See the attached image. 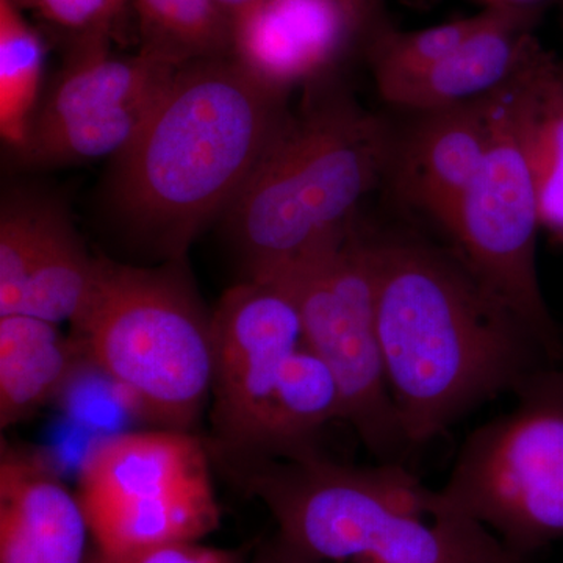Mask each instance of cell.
Wrapping results in <instances>:
<instances>
[{
    "label": "cell",
    "instance_id": "1",
    "mask_svg": "<svg viewBox=\"0 0 563 563\" xmlns=\"http://www.w3.org/2000/svg\"><path fill=\"white\" fill-rule=\"evenodd\" d=\"M377 331L410 448L558 365L454 254L407 236L374 239Z\"/></svg>",
    "mask_w": 563,
    "mask_h": 563
},
{
    "label": "cell",
    "instance_id": "2",
    "mask_svg": "<svg viewBox=\"0 0 563 563\" xmlns=\"http://www.w3.org/2000/svg\"><path fill=\"white\" fill-rule=\"evenodd\" d=\"M288 95L233 55L180 66L114 157L110 198L121 220L169 262L184 261L250 179L287 117Z\"/></svg>",
    "mask_w": 563,
    "mask_h": 563
},
{
    "label": "cell",
    "instance_id": "3",
    "mask_svg": "<svg viewBox=\"0 0 563 563\" xmlns=\"http://www.w3.org/2000/svg\"><path fill=\"white\" fill-rule=\"evenodd\" d=\"M265 504L285 547L307 563H525L484 526L437 517V490L402 466H352L321 451L218 463Z\"/></svg>",
    "mask_w": 563,
    "mask_h": 563
},
{
    "label": "cell",
    "instance_id": "4",
    "mask_svg": "<svg viewBox=\"0 0 563 563\" xmlns=\"http://www.w3.org/2000/svg\"><path fill=\"white\" fill-rule=\"evenodd\" d=\"M393 143L384 121L343 91L322 88L288 110L224 213L246 279L290 268L352 224Z\"/></svg>",
    "mask_w": 563,
    "mask_h": 563
},
{
    "label": "cell",
    "instance_id": "5",
    "mask_svg": "<svg viewBox=\"0 0 563 563\" xmlns=\"http://www.w3.org/2000/svg\"><path fill=\"white\" fill-rule=\"evenodd\" d=\"M181 262L139 268L101 258L73 328L85 357L141 420L192 432L211 401L213 329Z\"/></svg>",
    "mask_w": 563,
    "mask_h": 563
},
{
    "label": "cell",
    "instance_id": "6",
    "mask_svg": "<svg viewBox=\"0 0 563 563\" xmlns=\"http://www.w3.org/2000/svg\"><path fill=\"white\" fill-rule=\"evenodd\" d=\"M509 412L465 440L437 490V515L484 526L520 558L563 540V366L517 393Z\"/></svg>",
    "mask_w": 563,
    "mask_h": 563
},
{
    "label": "cell",
    "instance_id": "7",
    "mask_svg": "<svg viewBox=\"0 0 563 563\" xmlns=\"http://www.w3.org/2000/svg\"><path fill=\"white\" fill-rule=\"evenodd\" d=\"M258 279L280 280L301 318L302 343L331 369L342 420L384 463L409 451L377 331L374 239L355 221L309 257Z\"/></svg>",
    "mask_w": 563,
    "mask_h": 563
},
{
    "label": "cell",
    "instance_id": "8",
    "mask_svg": "<svg viewBox=\"0 0 563 563\" xmlns=\"http://www.w3.org/2000/svg\"><path fill=\"white\" fill-rule=\"evenodd\" d=\"M518 70L487 96V151L446 233L466 268L517 314L550 357L561 363L562 333L548 309L537 268L542 218L526 154Z\"/></svg>",
    "mask_w": 563,
    "mask_h": 563
},
{
    "label": "cell",
    "instance_id": "9",
    "mask_svg": "<svg viewBox=\"0 0 563 563\" xmlns=\"http://www.w3.org/2000/svg\"><path fill=\"white\" fill-rule=\"evenodd\" d=\"M177 69L143 51L111 54L107 31L81 33L36 110L27 140H38L65 165L117 157L139 136Z\"/></svg>",
    "mask_w": 563,
    "mask_h": 563
},
{
    "label": "cell",
    "instance_id": "10",
    "mask_svg": "<svg viewBox=\"0 0 563 563\" xmlns=\"http://www.w3.org/2000/svg\"><path fill=\"white\" fill-rule=\"evenodd\" d=\"M213 384L207 443L211 461L250 453L285 366L302 344L291 291L276 279H246L211 313Z\"/></svg>",
    "mask_w": 563,
    "mask_h": 563
},
{
    "label": "cell",
    "instance_id": "11",
    "mask_svg": "<svg viewBox=\"0 0 563 563\" xmlns=\"http://www.w3.org/2000/svg\"><path fill=\"white\" fill-rule=\"evenodd\" d=\"M380 0H263L233 21L232 55L258 79L290 92L320 80L377 25Z\"/></svg>",
    "mask_w": 563,
    "mask_h": 563
},
{
    "label": "cell",
    "instance_id": "12",
    "mask_svg": "<svg viewBox=\"0 0 563 563\" xmlns=\"http://www.w3.org/2000/svg\"><path fill=\"white\" fill-rule=\"evenodd\" d=\"M209 446L174 429L114 433L91 444L79 470L77 496L87 520L165 501L211 481Z\"/></svg>",
    "mask_w": 563,
    "mask_h": 563
},
{
    "label": "cell",
    "instance_id": "13",
    "mask_svg": "<svg viewBox=\"0 0 563 563\" xmlns=\"http://www.w3.org/2000/svg\"><path fill=\"white\" fill-rule=\"evenodd\" d=\"M420 114L406 136L393 143L387 172L404 202L446 231L487 151V96Z\"/></svg>",
    "mask_w": 563,
    "mask_h": 563
},
{
    "label": "cell",
    "instance_id": "14",
    "mask_svg": "<svg viewBox=\"0 0 563 563\" xmlns=\"http://www.w3.org/2000/svg\"><path fill=\"white\" fill-rule=\"evenodd\" d=\"M91 537L77 493L46 455L2 442L0 563H87Z\"/></svg>",
    "mask_w": 563,
    "mask_h": 563
},
{
    "label": "cell",
    "instance_id": "15",
    "mask_svg": "<svg viewBox=\"0 0 563 563\" xmlns=\"http://www.w3.org/2000/svg\"><path fill=\"white\" fill-rule=\"evenodd\" d=\"M528 5H490L481 24L446 57L413 79L379 91L402 109L433 111L477 101L503 87L537 43Z\"/></svg>",
    "mask_w": 563,
    "mask_h": 563
},
{
    "label": "cell",
    "instance_id": "16",
    "mask_svg": "<svg viewBox=\"0 0 563 563\" xmlns=\"http://www.w3.org/2000/svg\"><path fill=\"white\" fill-rule=\"evenodd\" d=\"M84 352L55 322L27 313L0 317V429L47 406L68 385Z\"/></svg>",
    "mask_w": 563,
    "mask_h": 563
},
{
    "label": "cell",
    "instance_id": "17",
    "mask_svg": "<svg viewBox=\"0 0 563 563\" xmlns=\"http://www.w3.org/2000/svg\"><path fill=\"white\" fill-rule=\"evenodd\" d=\"M339 385L325 363L306 344L291 355L258 426L250 453L211 462L280 461L318 453V437L342 420Z\"/></svg>",
    "mask_w": 563,
    "mask_h": 563
},
{
    "label": "cell",
    "instance_id": "18",
    "mask_svg": "<svg viewBox=\"0 0 563 563\" xmlns=\"http://www.w3.org/2000/svg\"><path fill=\"white\" fill-rule=\"evenodd\" d=\"M518 81L542 225L563 236V65L536 43L518 70Z\"/></svg>",
    "mask_w": 563,
    "mask_h": 563
},
{
    "label": "cell",
    "instance_id": "19",
    "mask_svg": "<svg viewBox=\"0 0 563 563\" xmlns=\"http://www.w3.org/2000/svg\"><path fill=\"white\" fill-rule=\"evenodd\" d=\"M101 258L91 257L68 214L58 211L25 287L21 309L60 324H74L87 309L98 284Z\"/></svg>",
    "mask_w": 563,
    "mask_h": 563
},
{
    "label": "cell",
    "instance_id": "20",
    "mask_svg": "<svg viewBox=\"0 0 563 563\" xmlns=\"http://www.w3.org/2000/svg\"><path fill=\"white\" fill-rule=\"evenodd\" d=\"M141 49L180 68L232 55L233 24L214 0H135Z\"/></svg>",
    "mask_w": 563,
    "mask_h": 563
},
{
    "label": "cell",
    "instance_id": "21",
    "mask_svg": "<svg viewBox=\"0 0 563 563\" xmlns=\"http://www.w3.org/2000/svg\"><path fill=\"white\" fill-rule=\"evenodd\" d=\"M44 44L14 0H0V135L21 151L38 110Z\"/></svg>",
    "mask_w": 563,
    "mask_h": 563
},
{
    "label": "cell",
    "instance_id": "22",
    "mask_svg": "<svg viewBox=\"0 0 563 563\" xmlns=\"http://www.w3.org/2000/svg\"><path fill=\"white\" fill-rule=\"evenodd\" d=\"M60 207L35 198L3 202L0 213V317L18 313Z\"/></svg>",
    "mask_w": 563,
    "mask_h": 563
},
{
    "label": "cell",
    "instance_id": "23",
    "mask_svg": "<svg viewBox=\"0 0 563 563\" xmlns=\"http://www.w3.org/2000/svg\"><path fill=\"white\" fill-rule=\"evenodd\" d=\"M474 16L417 32H399L377 24L368 36L369 62L377 90L413 79L446 57L483 21Z\"/></svg>",
    "mask_w": 563,
    "mask_h": 563
},
{
    "label": "cell",
    "instance_id": "24",
    "mask_svg": "<svg viewBox=\"0 0 563 563\" xmlns=\"http://www.w3.org/2000/svg\"><path fill=\"white\" fill-rule=\"evenodd\" d=\"M242 553L206 547L201 542L162 544L129 553L88 551L87 563H242Z\"/></svg>",
    "mask_w": 563,
    "mask_h": 563
},
{
    "label": "cell",
    "instance_id": "25",
    "mask_svg": "<svg viewBox=\"0 0 563 563\" xmlns=\"http://www.w3.org/2000/svg\"><path fill=\"white\" fill-rule=\"evenodd\" d=\"M46 20L81 33L110 32L114 20L113 0H31Z\"/></svg>",
    "mask_w": 563,
    "mask_h": 563
},
{
    "label": "cell",
    "instance_id": "26",
    "mask_svg": "<svg viewBox=\"0 0 563 563\" xmlns=\"http://www.w3.org/2000/svg\"><path fill=\"white\" fill-rule=\"evenodd\" d=\"M251 563H307L298 554L292 553L290 548L285 547L279 539L268 547L263 548L255 554Z\"/></svg>",
    "mask_w": 563,
    "mask_h": 563
},
{
    "label": "cell",
    "instance_id": "27",
    "mask_svg": "<svg viewBox=\"0 0 563 563\" xmlns=\"http://www.w3.org/2000/svg\"><path fill=\"white\" fill-rule=\"evenodd\" d=\"M262 2L263 0H214V3L232 21V24L243 14L250 13L255 7L261 5Z\"/></svg>",
    "mask_w": 563,
    "mask_h": 563
},
{
    "label": "cell",
    "instance_id": "28",
    "mask_svg": "<svg viewBox=\"0 0 563 563\" xmlns=\"http://www.w3.org/2000/svg\"><path fill=\"white\" fill-rule=\"evenodd\" d=\"M490 5H528L532 0H488Z\"/></svg>",
    "mask_w": 563,
    "mask_h": 563
},
{
    "label": "cell",
    "instance_id": "29",
    "mask_svg": "<svg viewBox=\"0 0 563 563\" xmlns=\"http://www.w3.org/2000/svg\"><path fill=\"white\" fill-rule=\"evenodd\" d=\"M125 2H128V0H113L114 18H117V14L120 13V11L122 10V7L125 5Z\"/></svg>",
    "mask_w": 563,
    "mask_h": 563
},
{
    "label": "cell",
    "instance_id": "30",
    "mask_svg": "<svg viewBox=\"0 0 563 563\" xmlns=\"http://www.w3.org/2000/svg\"><path fill=\"white\" fill-rule=\"evenodd\" d=\"M21 9H32L31 0H14Z\"/></svg>",
    "mask_w": 563,
    "mask_h": 563
}]
</instances>
